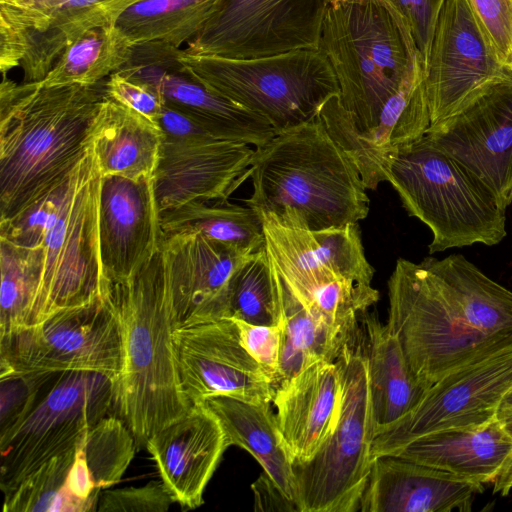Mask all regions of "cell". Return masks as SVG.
I'll return each mask as SVG.
<instances>
[{
    "label": "cell",
    "mask_w": 512,
    "mask_h": 512,
    "mask_svg": "<svg viewBox=\"0 0 512 512\" xmlns=\"http://www.w3.org/2000/svg\"><path fill=\"white\" fill-rule=\"evenodd\" d=\"M102 174L91 139L84 156L44 194L29 224L27 247H42L44 268L28 326L104 295L98 210Z\"/></svg>",
    "instance_id": "cell-5"
},
{
    "label": "cell",
    "mask_w": 512,
    "mask_h": 512,
    "mask_svg": "<svg viewBox=\"0 0 512 512\" xmlns=\"http://www.w3.org/2000/svg\"><path fill=\"white\" fill-rule=\"evenodd\" d=\"M391 1L407 20L425 67L439 14L446 0Z\"/></svg>",
    "instance_id": "cell-45"
},
{
    "label": "cell",
    "mask_w": 512,
    "mask_h": 512,
    "mask_svg": "<svg viewBox=\"0 0 512 512\" xmlns=\"http://www.w3.org/2000/svg\"><path fill=\"white\" fill-rule=\"evenodd\" d=\"M80 445L97 486L103 490L121 480L137 442L120 417L106 416L86 433Z\"/></svg>",
    "instance_id": "cell-39"
},
{
    "label": "cell",
    "mask_w": 512,
    "mask_h": 512,
    "mask_svg": "<svg viewBox=\"0 0 512 512\" xmlns=\"http://www.w3.org/2000/svg\"><path fill=\"white\" fill-rule=\"evenodd\" d=\"M115 382L91 371L52 373L27 415L0 433L4 495L49 459L75 448L114 406Z\"/></svg>",
    "instance_id": "cell-9"
},
{
    "label": "cell",
    "mask_w": 512,
    "mask_h": 512,
    "mask_svg": "<svg viewBox=\"0 0 512 512\" xmlns=\"http://www.w3.org/2000/svg\"><path fill=\"white\" fill-rule=\"evenodd\" d=\"M106 92L108 97L132 108L158 125L165 104L154 89L114 72L106 79Z\"/></svg>",
    "instance_id": "cell-44"
},
{
    "label": "cell",
    "mask_w": 512,
    "mask_h": 512,
    "mask_svg": "<svg viewBox=\"0 0 512 512\" xmlns=\"http://www.w3.org/2000/svg\"><path fill=\"white\" fill-rule=\"evenodd\" d=\"M174 499L161 481L101 492L98 512H166Z\"/></svg>",
    "instance_id": "cell-42"
},
{
    "label": "cell",
    "mask_w": 512,
    "mask_h": 512,
    "mask_svg": "<svg viewBox=\"0 0 512 512\" xmlns=\"http://www.w3.org/2000/svg\"><path fill=\"white\" fill-rule=\"evenodd\" d=\"M104 294L119 320L124 348L113 407L143 446L191 406L178 373L162 247L134 277L107 282Z\"/></svg>",
    "instance_id": "cell-3"
},
{
    "label": "cell",
    "mask_w": 512,
    "mask_h": 512,
    "mask_svg": "<svg viewBox=\"0 0 512 512\" xmlns=\"http://www.w3.org/2000/svg\"><path fill=\"white\" fill-rule=\"evenodd\" d=\"M52 373H11L0 377V433L20 422Z\"/></svg>",
    "instance_id": "cell-40"
},
{
    "label": "cell",
    "mask_w": 512,
    "mask_h": 512,
    "mask_svg": "<svg viewBox=\"0 0 512 512\" xmlns=\"http://www.w3.org/2000/svg\"><path fill=\"white\" fill-rule=\"evenodd\" d=\"M90 139L102 176L153 178L163 133L142 114L107 95L95 117Z\"/></svg>",
    "instance_id": "cell-28"
},
{
    "label": "cell",
    "mask_w": 512,
    "mask_h": 512,
    "mask_svg": "<svg viewBox=\"0 0 512 512\" xmlns=\"http://www.w3.org/2000/svg\"><path fill=\"white\" fill-rule=\"evenodd\" d=\"M430 125L453 114L491 84L512 77L466 0H446L424 67Z\"/></svg>",
    "instance_id": "cell-17"
},
{
    "label": "cell",
    "mask_w": 512,
    "mask_h": 512,
    "mask_svg": "<svg viewBox=\"0 0 512 512\" xmlns=\"http://www.w3.org/2000/svg\"><path fill=\"white\" fill-rule=\"evenodd\" d=\"M512 389V332L478 350L433 384L401 420L376 433L373 460L429 433L482 427Z\"/></svg>",
    "instance_id": "cell-11"
},
{
    "label": "cell",
    "mask_w": 512,
    "mask_h": 512,
    "mask_svg": "<svg viewBox=\"0 0 512 512\" xmlns=\"http://www.w3.org/2000/svg\"><path fill=\"white\" fill-rule=\"evenodd\" d=\"M259 214L268 258L299 301L337 280L371 284L374 268L366 258L358 223L306 230L284 226L268 214Z\"/></svg>",
    "instance_id": "cell-19"
},
{
    "label": "cell",
    "mask_w": 512,
    "mask_h": 512,
    "mask_svg": "<svg viewBox=\"0 0 512 512\" xmlns=\"http://www.w3.org/2000/svg\"><path fill=\"white\" fill-rule=\"evenodd\" d=\"M280 295L284 318L280 357L294 362H336L354 332L346 334L312 313L281 279Z\"/></svg>",
    "instance_id": "cell-38"
},
{
    "label": "cell",
    "mask_w": 512,
    "mask_h": 512,
    "mask_svg": "<svg viewBox=\"0 0 512 512\" xmlns=\"http://www.w3.org/2000/svg\"><path fill=\"white\" fill-rule=\"evenodd\" d=\"M426 139L504 209L512 204V77L497 81L429 126Z\"/></svg>",
    "instance_id": "cell-16"
},
{
    "label": "cell",
    "mask_w": 512,
    "mask_h": 512,
    "mask_svg": "<svg viewBox=\"0 0 512 512\" xmlns=\"http://www.w3.org/2000/svg\"><path fill=\"white\" fill-rule=\"evenodd\" d=\"M250 178L246 205L287 227L337 228L368 215L359 171L318 116L255 149Z\"/></svg>",
    "instance_id": "cell-2"
},
{
    "label": "cell",
    "mask_w": 512,
    "mask_h": 512,
    "mask_svg": "<svg viewBox=\"0 0 512 512\" xmlns=\"http://www.w3.org/2000/svg\"><path fill=\"white\" fill-rule=\"evenodd\" d=\"M318 49L359 133L377 125L387 100L422 62L407 20L391 0H325Z\"/></svg>",
    "instance_id": "cell-4"
},
{
    "label": "cell",
    "mask_w": 512,
    "mask_h": 512,
    "mask_svg": "<svg viewBox=\"0 0 512 512\" xmlns=\"http://www.w3.org/2000/svg\"><path fill=\"white\" fill-rule=\"evenodd\" d=\"M512 491V452L507 458L499 476L493 483V493H499L503 496Z\"/></svg>",
    "instance_id": "cell-48"
},
{
    "label": "cell",
    "mask_w": 512,
    "mask_h": 512,
    "mask_svg": "<svg viewBox=\"0 0 512 512\" xmlns=\"http://www.w3.org/2000/svg\"><path fill=\"white\" fill-rule=\"evenodd\" d=\"M318 117L354 162L366 189L384 182L386 160L398 149L422 138L430 126L425 71L418 63L385 103L377 125L359 133L338 95L329 98Z\"/></svg>",
    "instance_id": "cell-20"
},
{
    "label": "cell",
    "mask_w": 512,
    "mask_h": 512,
    "mask_svg": "<svg viewBox=\"0 0 512 512\" xmlns=\"http://www.w3.org/2000/svg\"><path fill=\"white\" fill-rule=\"evenodd\" d=\"M163 236L199 233L242 256L265 245L263 222L252 207L192 202L161 213Z\"/></svg>",
    "instance_id": "cell-32"
},
{
    "label": "cell",
    "mask_w": 512,
    "mask_h": 512,
    "mask_svg": "<svg viewBox=\"0 0 512 512\" xmlns=\"http://www.w3.org/2000/svg\"><path fill=\"white\" fill-rule=\"evenodd\" d=\"M132 49L115 22L96 26L66 48L41 83L47 87L96 84L122 67Z\"/></svg>",
    "instance_id": "cell-34"
},
{
    "label": "cell",
    "mask_w": 512,
    "mask_h": 512,
    "mask_svg": "<svg viewBox=\"0 0 512 512\" xmlns=\"http://www.w3.org/2000/svg\"><path fill=\"white\" fill-rule=\"evenodd\" d=\"M139 0H0V71L20 66L24 82L44 80L66 48L114 23Z\"/></svg>",
    "instance_id": "cell-14"
},
{
    "label": "cell",
    "mask_w": 512,
    "mask_h": 512,
    "mask_svg": "<svg viewBox=\"0 0 512 512\" xmlns=\"http://www.w3.org/2000/svg\"><path fill=\"white\" fill-rule=\"evenodd\" d=\"M233 320L238 326L243 346L261 366L274 388L279 365L283 324L266 326Z\"/></svg>",
    "instance_id": "cell-43"
},
{
    "label": "cell",
    "mask_w": 512,
    "mask_h": 512,
    "mask_svg": "<svg viewBox=\"0 0 512 512\" xmlns=\"http://www.w3.org/2000/svg\"><path fill=\"white\" fill-rule=\"evenodd\" d=\"M360 318L376 435L410 413L426 389L413 375L388 325L371 313L365 312Z\"/></svg>",
    "instance_id": "cell-30"
},
{
    "label": "cell",
    "mask_w": 512,
    "mask_h": 512,
    "mask_svg": "<svg viewBox=\"0 0 512 512\" xmlns=\"http://www.w3.org/2000/svg\"><path fill=\"white\" fill-rule=\"evenodd\" d=\"M98 234L107 282L128 280L152 260L163 239L153 178L102 176Z\"/></svg>",
    "instance_id": "cell-21"
},
{
    "label": "cell",
    "mask_w": 512,
    "mask_h": 512,
    "mask_svg": "<svg viewBox=\"0 0 512 512\" xmlns=\"http://www.w3.org/2000/svg\"><path fill=\"white\" fill-rule=\"evenodd\" d=\"M341 375L337 422L308 462L293 464L298 512H355L373 463L375 421L362 331L336 360Z\"/></svg>",
    "instance_id": "cell-8"
},
{
    "label": "cell",
    "mask_w": 512,
    "mask_h": 512,
    "mask_svg": "<svg viewBox=\"0 0 512 512\" xmlns=\"http://www.w3.org/2000/svg\"><path fill=\"white\" fill-rule=\"evenodd\" d=\"M161 247L173 329L226 318L230 279L247 256L194 232L163 236Z\"/></svg>",
    "instance_id": "cell-23"
},
{
    "label": "cell",
    "mask_w": 512,
    "mask_h": 512,
    "mask_svg": "<svg viewBox=\"0 0 512 512\" xmlns=\"http://www.w3.org/2000/svg\"><path fill=\"white\" fill-rule=\"evenodd\" d=\"M498 418L512 420V389L506 394L499 407Z\"/></svg>",
    "instance_id": "cell-49"
},
{
    "label": "cell",
    "mask_w": 512,
    "mask_h": 512,
    "mask_svg": "<svg viewBox=\"0 0 512 512\" xmlns=\"http://www.w3.org/2000/svg\"><path fill=\"white\" fill-rule=\"evenodd\" d=\"M510 74H511V76H512V67H511V71H510Z\"/></svg>",
    "instance_id": "cell-50"
},
{
    "label": "cell",
    "mask_w": 512,
    "mask_h": 512,
    "mask_svg": "<svg viewBox=\"0 0 512 512\" xmlns=\"http://www.w3.org/2000/svg\"><path fill=\"white\" fill-rule=\"evenodd\" d=\"M466 1L499 60L510 73L512 67V0Z\"/></svg>",
    "instance_id": "cell-41"
},
{
    "label": "cell",
    "mask_w": 512,
    "mask_h": 512,
    "mask_svg": "<svg viewBox=\"0 0 512 512\" xmlns=\"http://www.w3.org/2000/svg\"><path fill=\"white\" fill-rule=\"evenodd\" d=\"M337 362L317 360L274 388L272 403L293 464L311 460L333 430L339 413Z\"/></svg>",
    "instance_id": "cell-26"
},
{
    "label": "cell",
    "mask_w": 512,
    "mask_h": 512,
    "mask_svg": "<svg viewBox=\"0 0 512 512\" xmlns=\"http://www.w3.org/2000/svg\"><path fill=\"white\" fill-rule=\"evenodd\" d=\"M180 48L153 41L133 45L129 60L116 72L149 86L164 104L193 119L218 140L266 145L275 129L263 117L206 86L179 59Z\"/></svg>",
    "instance_id": "cell-15"
},
{
    "label": "cell",
    "mask_w": 512,
    "mask_h": 512,
    "mask_svg": "<svg viewBox=\"0 0 512 512\" xmlns=\"http://www.w3.org/2000/svg\"><path fill=\"white\" fill-rule=\"evenodd\" d=\"M44 268L42 247L0 238V337L28 326Z\"/></svg>",
    "instance_id": "cell-37"
},
{
    "label": "cell",
    "mask_w": 512,
    "mask_h": 512,
    "mask_svg": "<svg viewBox=\"0 0 512 512\" xmlns=\"http://www.w3.org/2000/svg\"><path fill=\"white\" fill-rule=\"evenodd\" d=\"M158 125L163 133V138L169 140L203 141L215 139L193 119L166 105Z\"/></svg>",
    "instance_id": "cell-46"
},
{
    "label": "cell",
    "mask_w": 512,
    "mask_h": 512,
    "mask_svg": "<svg viewBox=\"0 0 512 512\" xmlns=\"http://www.w3.org/2000/svg\"><path fill=\"white\" fill-rule=\"evenodd\" d=\"M173 341L181 387L191 405L217 395L272 402L273 385L243 346L233 319L175 329Z\"/></svg>",
    "instance_id": "cell-18"
},
{
    "label": "cell",
    "mask_w": 512,
    "mask_h": 512,
    "mask_svg": "<svg viewBox=\"0 0 512 512\" xmlns=\"http://www.w3.org/2000/svg\"><path fill=\"white\" fill-rule=\"evenodd\" d=\"M123 366L121 327L105 294L0 337V377L91 371L116 383Z\"/></svg>",
    "instance_id": "cell-12"
},
{
    "label": "cell",
    "mask_w": 512,
    "mask_h": 512,
    "mask_svg": "<svg viewBox=\"0 0 512 512\" xmlns=\"http://www.w3.org/2000/svg\"><path fill=\"white\" fill-rule=\"evenodd\" d=\"M255 510L298 511L281 489L264 473L253 485Z\"/></svg>",
    "instance_id": "cell-47"
},
{
    "label": "cell",
    "mask_w": 512,
    "mask_h": 512,
    "mask_svg": "<svg viewBox=\"0 0 512 512\" xmlns=\"http://www.w3.org/2000/svg\"><path fill=\"white\" fill-rule=\"evenodd\" d=\"M384 178L408 215L430 229V254L477 243L494 246L507 235L506 209L425 136L390 155Z\"/></svg>",
    "instance_id": "cell-6"
},
{
    "label": "cell",
    "mask_w": 512,
    "mask_h": 512,
    "mask_svg": "<svg viewBox=\"0 0 512 512\" xmlns=\"http://www.w3.org/2000/svg\"><path fill=\"white\" fill-rule=\"evenodd\" d=\"M221 0H139L124 9L116 27L132 45L160 41L175 47L189 42Z\"/></svg>",
    "instance_id": "cell-33"
},
{
    "label": "cell",
    "mask_w": 512,
    "mask_h": 512,
    "mask_svg": "<svg viewBox=\"0 0 512 512\" xmlns=\"http://www.w3.org/2000/svg\"><path fill=\"white\" fill-rule=\"evenodd\" d=\"M420 263L469 326L489 336L512 332V291L461 254L429 256Z\"/></svg>",
    "instance_id": "cell-31"
},
{
    "label": "cell",
    "mask_w": 512,
    "mask_h": 512,
    "mask_svg": "<svg viewBox=\"0 0 512 512\" xmlns=\"http://www.w3.org/2000/svg\"><path fill=\"white\" fill-rule=\"evenodd\" d=\"M484 484L396 455L373 460L361 512H469Z\"/></svg>",
    "instance_id": "cell-25"
},
{
    "label": "cell",
    "mask_w": 512,
    "mask_h": 512,
    "mask_svg": "<svg viewBox=\"0 0 512 512\" xmlns=\"http://www.w3.org/2000/svg\"><path fill=\"white\" fill-rule=\"evenodd\" d=\"M106 79L93 85L0 84V221L22 212L84 156Z\"/></svg>",
    "instance_id": "cell-1"
},
{
    "label": "cell",
    "mask_w": 512,
    "mask_h": 512,
    "mask_svg": "<svg viewBox=\"0 0 512 512\" xmlns=\"http://www.w3.org/2000/svg\"><path fill=\"white\" fill-rule=\"evenodd\" d=\"M226 318L255 325L283 324L280 279L265 245L234 271L228 285Z\"/></svg>",
    "instance_id": "cell-35"
},
{
    "label": "cell",
    "mask_w": 512,
    "mask_h": 512,
    "mask_svg": "<svg viewBox=\"0 0 512 512\" xmlns=\"http://www.w3.org/2000/svg\"><path fill=\"white\" fill-rule=\"evenodd\" d=\"M72 448L55 456L27 475L4 495V512H89L78 492Z\"/></svg>",
    "instance_id": "cell-36"
},
{
    "label": "cell",
    "mask_w": 512,
    "mask_h": 512,
    "mask_svg": "<svg viewBox=\"0 0 512 512\" xmlns=\"http://www.w3.org/2000/svg\"><path fill=\"white\" fill-rule=\"evenodd\" d=\"M325 0H221L187 53L247 59L318 49Z\"/></svg>",
    "instance_id": "cell-13"
},
{
    "label": "cell",
    "mask_w": 512,
    "mask_h": 512,
    "mask_svg": "<svg viewBox=\"0 0 512 512\" xmlns=\"http://www.w3.org/2000/svg\"><path fill=\"white\" fill-rule=\"evenodd\" d=\"M254 153L255 148L242 142L163 138L153 175L160 213L192 202L227 203L250 177Z\"/></svg>",
    "instance_id": "cell-22"
},
{
    "label": "cell",
    "mask_w": 512,
    "mask_h": 512,
    "mask_svg": "<svg viewBox=\"0 0 512 512\" xmlns=\"http://www.w3.org/2000/svg\"><path fill=\"white\" fill-rule=\"evenodd\" d=\"M202 403L220 423L229 446L248 451L270 479L297 507L293 461L279 428L271 402L253 403L217 395ZM298 509V508H297Z\"/></svg>",
    "instance_id": "cell-29"
},
{
    "label": "cell",
    "mask_w": 512,
    "mask_h": 512,
    "mask_svg": "<svg viewBox=\"0 0 512 512\" xmlns=\"http://www.w3.org/2000/svg\"><path fill=\"white\" fill-rule=\"evenodd\" d=\"M179 59L206 86L266 119L276 134L314 120L324 103L340 93L334 71L319 49L247 59L193 55L180 49Z\"/></svg>",
    "instance_id": "cell-7"
},
{
    "label": "cell",
    "mask_w": 512,
    "mask_h": 512,
    "mask_svg": "<svg viewBox=\"0 0 512 512\" xmlns=\"http://www.w3.org/2000/svg\"><path fill=\"white\" fill-rule=\"evenodd\" d=\"M512 452V421L421 436L394 454L482 484L494 483Z\"/></svg>",
    "instance_id": "cell-27"
},
{
    "label": "cell",
    "mask_w": 512,
    "mask_h": 512,
    "mask_svg": "<svg viewBox=\"0 0 512 512\" xmlns=\"http://www.w3.org/2000/svg\"><path fill=\"white\" fill-rule=\"evenodd\" d=\"M387 286L386 324L426 391L482 347L505 335L489 336L469 326L421 263L399 258Z\"/></svg>",
    "instance_id": "cell-10"
},
{
    "label": "cell",
    "mask_w": 512,
    "mask_h": 512,
    "mask_svg": "<svg viewBox=\"0 0 512 512\" xmlns=\"http://www.w3.org/2000/svg\"><path fill=\"white\" fill-rule=\"evenodd\" d=\"M145 447L174 501L195 509L203 504L204 490L229 444L212 412L194 403L153 434Z\"/></svg>",
    "instance_id": "cell-24"
}]
</instances>
